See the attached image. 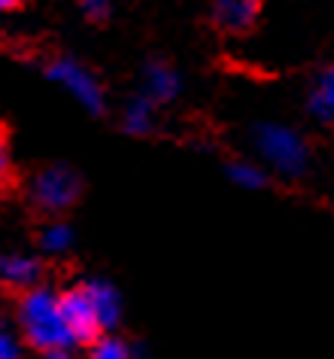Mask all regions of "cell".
<instances>
[{
  "instance_id": "6da1fadb",
  "label": "cell",
  "mask_w": 334,
  "mask_h": 359,
  "mask_svg": "<svg viewBox=\"0 0 334 359\" xmlns=\"http://www.w3.org/2000/svg\"><path fill=\"white\" fill-rule=\"evenodd\" d=\"M246 143L252 156L270 177L298 183L313 170V147L307 134L283 119H256L246 128Z\"/></svg>"
},
{
  "instance_id": "7a4b0ae2",
  "label": "cell",
  "mask_w": 334,
  "mask_h": 359,
  "mask_svg": "<svg viewBox=\"0 0 334 359\" xmlns=\"http://www.w3.org/2000/svg\"><path fill=\"white\" fill-rule=\"evenodd\" d=\"M15 329H19L25 347L40 356L64 347L76 350L58 308V290L49 283H40L19 295V302H15Z\"/></svg>"
},
{
  "instance_id": "3957f363",
  "label": "cell",
  "mask_w": 334,
  "mask_h": 359,
  "mask_svg": "<svg viewBox=\"0 0 334 359\" xmlns=\"http://www.w3.org/2000/svg\"><path fill=\"white\" fill-rule=\"evenodd\" d=\"M83 192H85L83 174L67 161H52V165L34 170L25 195H28L31 210L40 213L43 219H64L83 201Z\"/></svg>"
},
{
  "instance_id": "277c9868",
  "label": "cell",
  "mask_w": 334,
  "mask_h": 359,
  "mask_svg": "<svg viewBox=\"0 0 334 359\" xmlns=\"http://www.w3.org/2000/svg\"><path fill=\"white\" fill-rule=\"evenodd\" d=\"M43 74H46L49 83L64 88V92L74 97L88 116H95V119H101V116H106V110H110V101H106V88L101 83V76H97L88 65H83L79 58L67 55V52L64 55H55L43 65Z\"/></svg>"
},
{
  "instance_id": "5b68a950",
  "label": "cell",
  "mask_w": 334,
  "mask_h": 359,
  "mask_svg": "<svg viewBox=\"0 0 334 359\" xmlns=\"http://www.w3.org/2000/svg\"><path fill=\"white\" fill-rule=\"evenodd\" d=\"M58 308H61V317H64V326H67L70 341H74L76 350H88L104 335L101 323H97L95 311H92V302H88V295L79 280L58 290Z\"/></svg>"
},
{
  "instance_id": "8992f818",
  "label": "cell",
  "mask_w": 334,
  "mask_h": 359,
  "mask_svg": "<svg viewBox=\"0 0 334 359\" xmlns=\"http://www.w3.org/2000/svg\"><path fill=\"white\" fill-rule=\"evenodd\" d=\"M265 4L258 0H213L207 6V22L222 37H246L261 25Z\"/></svg>"
},
{
  "instance_id": "52a82bcc",
  "label": "cell",
  "mask_w": 334,
  "mask_h": 359,
  "mask_svg": "<svg viewBox=\"0 0 334 359\" xmlns=\"http://www.w3.org/2000/svg\"><path fill=\"white\" fill-rule=\"evenodd\" d=\"M186 92V79L179 67L167 58H146L140 70V95L149 97L155 107L176 104Z\"/></svg>"
},
{
  "instance_id": "ba28073f",
  "label": "cell",
  "mask_w": 334,
  "mask_h": 359,
  "mask_svg": "<svg viewBox=\"0 0 334 359\" xmlns=\"http://www.w3.org/2000/svg\"><path fill=\"white\" fill-rule=\"evenodd\" d=\"M79 283H83L88 302H92V311H95L97 323H101L104 335L119 332L122 317H125V299H122L119 286L113 280H106V277H85V280H79Z\"/></svg>"
},
{
  "instance_id": "9c48e42d",
  "label": "cell",
  "mask_w": 334,
  "mask_h": 359,
  "mask_svg": "<svg viewBox=\"0 0 334 359\" xmlns=\"http://www.w3.org/2000/svg\"><path fill=\"white\" fill-rule=\"evenodd\" d=\"M43 274H46V265L34 253H4L0 256V286L15 295L40 286Z\"/></svg>"
},
{
  "instance_id": "30bf717a",
  "label": "cell",
  "mask_w": 334,
  "mask_h": 359,
  "mask_svg": "<svg viewBox=\"0 0 334 359\" xmlns=\"http://www.w3.org/2000/svg\"><path fill=\"white\" fill-rule=\"evenodd\" d=\"M304 113L316 125H334V61L322 65L307 83Z\"/></svg>"
},
{
  "instance_id": "8fae6325",
  "label": "cell",
  "mask_w": 334,
  "mask_h": 359,
  "mask_svg": "<svg viewBox=\"0 0 334 359\" xmlns=\"http://www.w3.org/2000/svg\"><path fill=\"white\" fill-rule=\"evenodd\" d=\"M122 134H128V137H149V134H155L158 128V107L149 101V97H143L140 92L131 95L128 101L122 107Z\"/></svg>"
},
{
  "instance_id": "7c38bea8",
  "label": "cell",
  "mask_w": 334,
  "mask_h": 359,
  "mask_svg": "<svg viewBox=\"0 0 334 359\" xmlns=\"http://www.w3.org/2000/svg\"><path fill=\"white\" fill-rule=\"evenodd\" d=\"M222 174H225V180H228L231 186L246 189V192H265V189H270V183H274V177H270L256 158H246V156L225 158L222 161Z\"/></svg>"
},
{
  "instance_id": "4fadbf2b",
  "label": "cell",
  "mask_w": 334,
  "mask_h": 359,
  "mask_svg": "<svg viewBox=\"0 0 334 359\" xmlns=\"http://www.w3.org/2000/svg\"><path fill=\"white\" fill-rule=\"evenodd\" d=\"M76 247V229L67 219H46L37 231V250L49 259L70 256V250Z\"/></svg>"
},
{
  "instance_id": "5bb4252c",
  "label": "cell",
  "mask_w": 334,
  "mask_h": 359,
  "mask_svg": "<svg viewBox=\"0 0 334 359\" xmlns=\"http://www.w3.org/2000/svg\"><path fill=\"white\" fill-rule=\"evenodd\" d=\"M85 359H146V350L137 341L125 338L122 332H110L85 350Z\"/></svg>"
},
{
  "instance_id": "9a60e30c",
  "label": "cell",
  "mask_w": 334,
  "mask_h": 359,
  "mask_svg": "<svg viewBox=\"0 0 334 359\" xmlns=\"http://www.w3.org/2000/svg\"><path fill=\"white\" fill-rule=\"evenodd\" d=\"M0 359H28V347L15 329V323L0 317Z\"/></svg>"
},
{
  "instance_id": "2e32d148",
  "label": "cell",
  "mask_w": 334,
  "mask_h": 359,
  "mask_svg": "<svg viewBox=\"0 0 334 359\" xmlns=\"http://www.w3.org/2000/svg\"><path fill=\"white\" fill-rule=\"evenodd\" d=\"M79 15L88 25H106L113 19V4H106V0H83L79 4Z\"/></svg>"
},
{
  "instance_id": "e0dca14e",
  "label": "cell",
  "mask_w": 334,
  "mask_h": 359,
  "mask_svg": "<svg viewBox=\"0 0 334 359\" xmlns=\"http://www.w3.org/2000/svg\"><path fill=\"white\" fill-rule=\"evenodd\" d=\"M13 180V152H10V134L0 125V189L10 186Z\"/></svg>"
},
{
  "instance_id": "ac0fdd59",
  "label": "cell",
  "mask_w": 334,
  "mask_h": 359,
  "mask_svg": "<svg viewBox=\"0 0 334 359\" xmlns=\"http://www.w3.org/2000/svg\"><path fill=\"white\" fill-rule=\"evenodd\" d=\"M43 359H83L79 356V350H49V353H43Z\"/></svg>"
},
{
  "instance_id": "d6986e66",
  "label": "cell",
  "mask_w": 334,
  "mask_h": 359,
  "mask_svg": "<svg viewBox=\"0 0 334 359\" xmlns=\"http://www.w3.org/2000/svg\"><path fill=\"white\" fill-rule=\"evenodd\" d=\"M25 4H19V0H0V15H6V13H19Z\"/></svg>"
}]
</instances>
